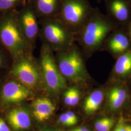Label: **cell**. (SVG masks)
I'll list each match as a JSON object with an SVG mask.
<instances>
[{
	"instance_id": "7c38bea8",
	"label": "cell",
	"mask_w": 131,
	"mask_h": 131,
	"mask_svg": "<svg viewBox=\"0 0 131 131\" xmlns=\"http://www.w3.org/2000/svg\"><path fill=\"white\" fill-rule=\"evenodd\" d=\"M33 113L35 118L39 122L48 119L54 112L56 107L49 98L37 99L33 103Z\"/></svg>"
},
{
	"instance_id": "6da1fadb",
	"label": "cell",
	"mask_w": 131,
	"mask_h": 131,
	"mask_svg": "<svg viewBox=\"0 0 131 131\" xmlns=\"http://www.w3.org/2000/svg\"><path fill=\"white\" fill-rule=\"evenodd\" d=\"M0 13V45L9 53L12 61L28 54L35 49L24 37L17 18V11Z\"/></svg>"
},
{
	"instance_id": "4316f807",
	"label": "cell",
	"mask_w": 131,
	"mask_h": 131,
	"mask_svg": "<svg viewBox=\"0 0 131 131\" xmlns=\"http://www.w3.org/2000/svg\"><path fill=\"white\" fill-rule=\"evenodd\" d=\"M129 35H130V37L131 38V24L129 26Z\"/></svg>"
},
{
	"instance_id": "7402d4cb",
	"label": "cell",
	"mask_w": 131,
	"mask_h": 131,
	"mask_svg": "<svg viewBox=\"0 0 131 131\" xmlns=\"http://www.w3.org/2000/svg\"><path fill=\"white\" fill-rule=\"evenodd\" d=\"M59 121L62 124H63V125L66 126H73L72 123H71L69 117H68L66 113L61 114L59 117Z\"/></svg>"
},
{
	"instance_id": "5b68a950",
	"label": "cell",
	"mask_w": 131,
	"mask_h": 131,
	"mask_svg": "<svg viewBox=\"0 0 131 131\" xmlns=\"http://www.w3.org/2000/svg\"><path fill=\"white\" fill-rule=\"evenodd\" d=\"M8 76L19 81L32 91L39 89L41 83H43L38 58L33 54L12 61Z\"/></svg>"
},
{
	"instance_id": "9a60e30c",
	"label": "cell",
	"mask_w": 131,
	"mask_h": 131,
	"mask_svg": "<svg viewBox=\"0 0 131 131\" xmlns=\"http://www.w3.org/2000/svg\"><path fill=\"white\" fill-rule=\"evenodd\" d=\"M127 96L126 89L122 86L112 87L108 93L109 106L111 110H116L121 107Z\"/></svg>"
},
{
	"instance_id": "ba28073f",
	"label": "cell",
	"mask_w": 131,
	"mask_h": 131,
	"mask_svg": "<svg viewBox=\"0 0 131 131\" xmlns=\"http://www.w3.org/2000/svg\"><path fill=\"white\" fill-rule=\"evenodd\" d=\"M17 18L24 37L35 49L39 37V26L32 0H28L25 5L17 10Z\"/></svg>"
},
{
	"instance_id": "2e32d148",
	"label": "cell",
	"mask_w": 131,
	"mask_h": 131,
	"mask_svg": "<svg viewBox=\"0 0 131 131\" xmlns=\"http://www.w3.org/2000/svg\"><path fill=\"white\" fill-rule=\"evenodd\" d=\"M114 70L119 77L125 78L131 75V49L121 54L118 56Z\"/></svg>"
},
{
	"instance_id": "5bb4252c",
	"label": "cell",
	"mask_w": 131,
	"mask_h": 131,
	"mask_svg": "<svg viewBox=\"0 0 131 131\" xmlns=\"http://www.w3.org/2000/svg\"><path fill=\"white\" fill-rule=\"evenodd\" d=\"M130 41L126 36L122 33L115 34L109 38L107 47L114 54H121L128 50Z\"/></svg>"
},
{
	"instance_id": "f546056e",
	"label": "cell",
	"mask_w": 131,
	"mask_h": 131,
	"mask_svg": "<svg viewBox=\"0 0 131 131\" xmlns=\"http://www.w3.org/2000/svg\"><path fill=\"white\" fill-rule=\"evenodd\" d=\"M130 1H131V0H130Z\"/></svg>"
},
{
	"instance_id": "83f0119b",
	"label": "cell",
	"mask_w": 131,
	"mask_h": 131,
	"mask_svg": "<svg viewBox=\"0 0 131 131\" xmlns=\"http://www.w3.org/2000/svg\"><path fill=\"white\" fill-rule=\"evenodd\" d=\"M2 84H0V86H1V85H2Z\"/></svg>"
},
{
	"instance_id": "f1b7e54d",
	"label": "cell",
	"mask_w": 131,
	"mask_h": 131,
	"mask_svg": "<svg viewBox=\"0 0 131 131\" xmlns=\"http://www.w3.org/2000/svg\"><path fill=\"white\" fill-rule=\"evenodd\" d=\"M97 1H101V0H97Z\"/></svg>"
},
{
	"instance_id": "d4e9b609",
	"label": "cell",
	"mask_w": 131,
	"mask_h": 131,
	"mask_svg": "<svg viewBox=\"0 0 131 131\" xmlns=\"http://www.w3.org/2000/svg\"><path fill=\"white\" fill-rule=\"evenodd\" d=\"M114 131H127L125 124L123 123H119Z\"/></svg>"
},
{
	"instance_id": "d6986e66",
	"label": "cell",
	"mask_w": 131,
	"mask_h": 131,
	"mask_svg": "<svg viewBox=\"0 0 131 131\" xmlns=\"http://www.w3.org/2000/svg\"><path fill=\"white\" fill-rule=\"evenodd\" d=\"M114 124V121L113 119L104 117L96 121L95 128L97 131H110Z\"/></svg>"
},
{
	"instance_id": "7a4b0ae2",
	"label": "cell",
	"mask_w": 131,
	"mask_h": 131,
	"mask_svg": "<svg viewBox=\"0 0 131 131\" xmlns=\"http://www.w3.org/2000/svg\"><path fill=\"white\" fill-rule=\"evenodd\" d=\"M114 28L112 24L94 9L92 14L76 35L77 40L85 56L89 57L98 51L103 41Z\"/></svg>"
},
{
	"instance_id": "44dd1931",
	"label": "cell",
	"mask_w": 131,
	"mask_h": 131,
	"mask_svg": "<svg viewBox=\"0 0 131 131\" xmlns=\"http://www.w3.org/2000/svg\"><path fill=\"white\" fill-rule=\"evenodd\" d=\"M80 94L81 92L79 88L76 85L73 86V92L70 106H75L78 104L79 101Z\"/></svg>"
},
{
	"instance_id": "30bf717a",
	"label": "cell",
	"mask_w": 131,
	"mask_h": 131,
	"mask_svg": "<svg viewBox=\"0 0 131 131\" xmlns=\"http://www.w3.org/2000/svg\"><path fill=\"white\" fill-rule=\"evenodd\" d=\"M63 0H32L38 18L57 17Z\"/></svg>"
},
{
	"instance_id": "ac0fdd59",
	"label": "cell",
	"mask_w": 131,
	"mask_h": 131,
	"mask_svg": "<svg viewBox=\"0 0 131 131\" xmlns=\"http://www.w3.org/2000/svg\"><path fill=\"white\" fill-rule=\"evenodd\" d=\"M28 0H0V13L18 9Z\"/></svg>"
},
{
	"instance_id": "cb8c5ba5",
	"label": "cell",
	"mask_w": 131,
	"mask_h": 131,
	"mask_svg": "<svg viewBox=\"0 0 131 131\" xmlns=\"http://www.w3.org/2000/svg\"><path fill=\"white\" fill-rule=\"evenodd\" d=\"M0 131H10L4 120L0 117Z\"/></svg>"
},
{
	"instance_id": "603a6c76",
	"label": "cell",
	"mask_w": 131,
	"mask_h": 131,
	"mask_svg": "<svg viewBox=\"0 0 131 131\" xmlns=\"http://www.w3.org/2000/svg\"><path fill=\"white\" fill-rule=\"evenodd\" d=\"M66 114L68 115V117H69L70 121L72 123L73 125L76 124L77 122H78V118L76 117V115L72 111H68L66 113Z\"/></svg>"
},
{
	"instance_id": "8fae6325",
	"label": "cell",
	"mask_w": 131,
	"mask_h": 131,
	"mask_svg": "<svg viewBox=\"0 0 131 131\" xmlns=\"http://www.w3.org/2000/svg\"><path fill=\"white\" fill-rule=\"evenodd\" d=\"M6 119L11 127L16 131L28 129L31 125V118L28 113L21 108H15L10 111Z\"/></svg>"
},
{
	"instance_id": "4dcf8cb0",
	"label": "cell",
	"mask_w": 131,
	"mask_h": 131,
	"mask_svg": "<svg viewBox=\"0 0 131 131\" xmlns=\"http://www.w3.org/2000/svg\"></svg>"
},
{
	"instance_id": "52a82bcc",
	"label": "cell",
	"mask_w": 131,
	"mask_h": 131,
	"mask_svg": "<svg viewBox=\"0 0 131 131\" xmlns=\"http://www.w3.org/2000/svg\"><path fill=\"white\" fill-rule=\"evenodd\" d=\"M93 9L88 0H63L57 17L76 37Z\"/></svg>"
},
{
	"instance_id": "3957f363",
	"label": "cell",
	"mask_w": 131,
	"mask_h": 131,
	"mask_svg": "<svg viewBox=\"0 0 131 131\" xmlns=\"http://www.w3.org/2000/svg\"><path fill=\"white\" fill-rule=\"evenodd\" d=\"M39 38L54 52L66 50L76 41V37L57 17L38 19Z\"/></svg>"
},
{
	"instance_id": "ffe728a7",
	"label": "cell",
	"mask_w": 131,
	"mask_h": 131,
	"mask_svg": "<svg viewBox=\"0 0 131 131\" xmlns=\"http://www.w3.org/2000/svg\"><path fill=\"white\" fill-rule=\"evenodd\" d=\"M12 60L9 53L0 45V70L9 69Z\"/></svg>"
},
{
	"instance_id": "4fadbf2b",
	"label": "cell",
	"mask_w": 131,
	"mask_h": 131,
	"mask_svg": "<svg viewBox=\"0 0 131 131\" xmlns=\"http://www.w3.org/2000/svg\"><path fill=\"white\" fill-rule=\"evenodd\" d=\"M109 9L111 14L120 21L127 20L130 15V7L126 0H111Z\"/></svg>"
},
{
	"instance_id": "e0dca14e",
	"label": "cell",
	"mask_w": 131,
	"mask_h": 131,
	"mask_svg": "<svg viewBox=\"0 0 131 131\" xmlns=\"http://www.w3.org/2000/svg\"><path fill=\"white\" fill-rule=\"evenodd\" d=\"M104 94L101 89L92 91L86 98L84 102V109L87 114L90 115L95 112L103 101Z\"/></svg>"
},
{
	"instance_id": "277c9868",
	"label": "cell",
	"mask_w": 131,
	"mask_h": 131,
	"mask_svg": "<svg viewBox=\"0 0 131 131\" xmlns=\"http://www.w3.org/2000/svg\"><path fill=\"white\" fill-rule=\"evenodd\" d=\"M56 63L62 75L67 81L76 84H82L89 79L84 63V54L74 44L69 49L56 52Z\"/></svg>"
},
{
	"instance_id": "484cf974",
	"label": "cell",
	"mask_w": 131,
	"mask_h": 131,
	"mask_svg": "<svg viewBox=\"0 0 131 131\" xmlns=\"http://www.w3.org/2000/svg\"><path fill=\"white\" fill-rule=\"evenodd\" d=\"M125 127H126L127 131H131V125L125 124Z\"/></svg>"
},
{
	"instance_id": "9c48e42d",
	"label": "cell",
	"mask_w": 131,
	"mask_h": 131,
	"mask_svg": "<svg viewBox=\"0 0 131 131\" xmlns=\"http://www.w3.org/2000/svg\"><path fill=\"white\" fill-rule=\"evenodd\" d=\"M33 91L16 80L8 78L0 86V103L7 105L29 98Z\"/></svg>"
},
{
	"instance_id": "8992f818",
	"label": "cell",
	"mask_w": 131,
	"mask_h": 131,
	"mask_svg": "<svg viewBox=\"0 0 131 131\" xmlns=\"http://www.w3.org/2000/svg\"><path fill=\"white\" fill-rule=\"evenodd\" d=\"M43 84L52 93H58L67 87V82L59 70L54 53L47 45L42 44L38 58Z\"/></svg>"
}]
</instances>
